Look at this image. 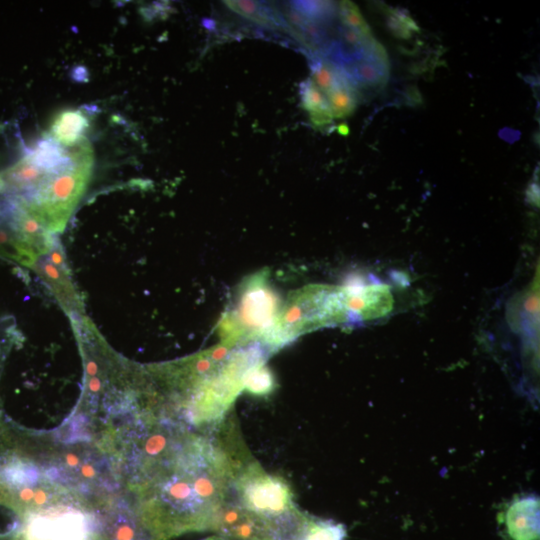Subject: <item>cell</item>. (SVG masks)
Masks as SVG:
<instances>
[{"instance_id":"cell-1","label":"cell","mask_w":540,"mask_h":540,"mask_svg":"<svg viewBox=\"0 0 540 540\" xmlns=\"http://www.w3.org/2000/svg\"><path fill=\"white\" fill-rule=\"evenodd\" d=\"M247 461L234 429L220 422L208 434L186 431L160 457L141 464L139 519L152 539L210 530Z\"/></svg>"},{"instance_id":"cell-2","label":"cell","mask_w":540,"mask_h":540,"mask_svg":"<svg viewBox=\"0 0 540 540\" xmlns=\"http://www.w3.org/2000/svg\"><path fill=\"white\" fill-rule=\"evenodd\" d=\"M93 151L84 138L71 147V161L50 175L30 195L14 202L34 217L47 231L60 232L88 184Z\"/></svg>"},{"instance_id":"cell-3","label":"cell","mask_w":540,"mask_h":540,"mask_svg":"<svg viewBox=\"0 0 540 540\" xmlns=\"http://www.w3.org/2000/svg\"><path fill=\"white\" fill-rule=\"evenodd\" d=\"M232 491L247 509L270 521L280 540H298L309 516L301 512L285 479L266 472L253 458L236 473Z\"/></svg>"},{"instance_id":"cell-4","label":"cell","mask_w":540,"mask_h":540,"mask_svg":"<svg viewBox=\"0 0 540 540\" xmlns=\"http://www.w3.org/2000/svg\"><path fill=\"white\" fill-rule=\"evenodd\" d=\"M16 540H106L99 523L81 510L51 507L31 514Z\"/></svg>"},{"instance_id":"cell-5","label":"cell","mask_w":540,"mask_h":540,"mask_svg":"<svg viewBox=\"0 0 540 540\" xmlns=\"http://www.w3.org/2000/svg\"><path fill=\"white\" fill-rule=\"evenodd\" d=\"M210 530L234 540H280L270 521L230 497L217 511Z\"/></svg>"},{"instance_id":"cell-6","label":"cell","mask_w":540,"mask_h":540,"mask_svg":"<svg viewBox=\"0 0 540 540\" xmlns=\"http://www.w3.org/2000/svg\"><path fill=\"white\" fill-rule=\"evenodd\" d=\"M506 525L513 540H539V500L526 497L514 502L506 514Z\"/></svg>"},{"instance_id":"cell-7","label":"cell","mask_w":540,"mask_h":540,"mask_svg":"<svg viewBox=\"0 0 540 540\" xmlns=\"http://www.w3.org/2000/svg\"><path fill=\"white\" fill-rule=\"evenodd\" d=\"M88 127L89 119L82 110L68 109L53 119L46 134L62 147L71 148L84 139Z\"/></svg>"},{"instance_id":"cell-8","label":"cell","mask_w":540,"mask_h":540,"mask_svg":"<svg viewBox=\"0 0 540 540\" xmlns=\"http://www.w3.org/2000/svg\"><path fill=\"white\" fill-rule=\"evenodd\" d=\"M235 13L268 28H287L284 18L269 5L257 1H224ZM289 28V27H288Z\"/></svg>"},{"instance_id":"cell-9","label":"cell","mask_w":540,"mask_h":540,"mask_svg":"<svg viewBox=\"0 0 540 540\" xmlns=\"http://www.w3.org/2000/svg\"><path fill=\"white\" fill-rule=\"evenodd\" d=\"M301 100L314 125L323 126L331 122L333 116L328 100L312 79H307L301 84Z\"/></svg>"},{"instance_id":"cell-10","label":"cell","mask_w":540,"mask_h":540,"mask_svg":"<svg viewBox=\"0 0 540 540\" xmlns=\"http://www.w3.org/2000/svg\"><path fill=\"white\" fill-rule=\"evenodd\" d=\"M325 97L328 100L332 116L335 118L350 115L357 104L355 86L347 75Z\"/></svg>"},{"instance_id":"cell-11","label":"cell","mask_w":540,"mask_h":540,"mask_svg":"<svg viewBox=\"0 0 540 540\" xmlns=\"http://www.w3.org/2000/svg\"><path fill=\"white\" fill-rule=\"evenodd\" d=\"M344 538L345 529L342 525L309 517L298 540H344Z\"/></svg>"},{"instance_id":"cell-12","label":"cell","mask_w":540,"mask_h":540,"mask_svg":"<svg viewBox=\"0 0 540 540\" xmlns=\"http://www.w3.org/2000/svg\"><path fill=\"white\" fill-rule=\"evenodd\" d=\"M43 278L53 286L55 294L59 295L62 302L67 305H75V293L69 283L68 275L60 272L52 263L44 260L41 265Z\"/></svg>"},{"instance_id":"cell-13","label":"cell","mask_w":540,"mask_h":540,"mask_svg":"<svg viewBox=\"0 0 540 540\" xmlns=\"http://www.w3.org/2000/svg\"><path fill=\"white\" fill-rule=\"evenodd\" d=\"M244 388L255 395H265L274 388V380L264 361L252 366L246 373Z\"/></svg>"},{"instance_id":"cell-14","label":"cell","mask_w":540,"mask_h":540,"mask_svg":"<svg viewBox=\"0 0 540 540\" xmlns=\"http://www.w3.org/2000/svg\"><path fill=\"white\" fill-rule=\"evenodd\" d=\"M337 16L342 25L366 36H372L368 24L354 3L349 1L340 2L337 6Z\"/></svg>"},{"instance_id":"cell-15","label":"cell","mask_w":540,"mask_h":540,"mask_svg":"<svg viewBox=\"0 0 540 540\" xmlns=\"http://www.w3.org/2000/svg\"><path fill=\"white\" fill-rule=\"evenodd\" d=\"M387 25L392 33L401 38L410 37V30H417L416 24L407 14L392 10L387 18Z\"/></svg>"},{"instance_id":"cell-16","label":"cell","mask_w":540,"mask_h":540,"mask_svg":"<svg viewBox=\"0 0 540 540\" xmlns=\"http://www.w3.org/2000/svg\"><path fill=\"white\" fill-rule=\"evenodd\" d=\"M202 540H234V539H231V538H228V537H225V536H221V535H214V536L202 539Z\"/></svg>"},{"instance_id":"cell-17","label":"cell","mask_w":540,"mask_h":540,"mask_svg":"<svg viewBox=\"0 0 540 540\" xmlns=\"http://www.w3.org/2000/svg\"><path fill=\"white\" fill-rule=\"evenodd\" d=\"M3 191H5V183H4V180L0 174V193H2Z\"/></svg>"},{"instance_id":"cell-18","label":"cell","mask_w":540,"mask_h":540,"mask_svg":"<svg viewBox=\"0 0 540 540\" xmlns=\"http://www.w3.org/2000/svg\"><path fill=\"white\" fill-rule=\"evenodd\" d=\"M339 129H340L339 131H340L341 134H345V135H346V134H348V132H349V130H348V128H347L346 126H340Z\"/></svg>"}]
</instances>
